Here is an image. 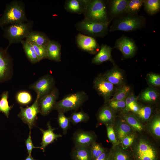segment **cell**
I'll list each match as a JSON object with an SVG mask.
<instances>
[{
	"mask_svg": "<svg viewBox=\"0 0 160 160\" xmlns=\"http://www.w3.org/2000/svg\"><path fill=\"white\" fill-rule=\"evenodd\" d=\"M137 135L128 150L132 160H160V151L157 143L146 135Z\"/></svg>",
	"mask_w": 160,
	"mask_h": 160,
	"instance_id": "6da1fadb",
	"label": "cell"
},
{
	"mask_svg": "<svg viewBox=\"0 0 160 160\" xmlns=\"http://www.w3.org/2000/svg\"><path fill=\"white\" fill-rule=\"evenodd\" d=\"M112 20L109 29L110 32L133 31L145 28L146 24L145 17L138 14L126 13Z\"/></svg>",
	"mask_w": 160,
	"mask_h": 160,
	"instance_id": "7a4b0ae2",
	"label": "cell"
},
{
	"mask_svg": "<svg viewBox=\"0 0 160 160\" xmlns=\"http://www.w3.org/2000/svg\"><path fill=\"white\" fill-rule=\"evenodd\" d=\"M28 21L24 3L22 1L13 0L6 5L0 18V27Z\"/></svg>",
	"mask_w": 160,
	"mask_h": 160,
	"instance_id": "3957f363",
	"label": "cell"
},
{
	"mask_svg": "<svg viewBox=\"0 0 160 160\" xmlns=\"http://www.w3.org/2000/svg\"><path fill=\"white\" fill-rule=\"evenodd\" d=\"M83 15L84 20L87 21L102 23L111 21L108 15L107 1L89 0Z\"/></svg>",
	"mask_w": 160,
	"mask_h": 160,
	"instance_id": "277c9868",
	"label": "cell"
},
{
	"mask_svg": "<svg viewBox=\"0 0 160 160\" xmlns=\"http://www.w3.org/2000/svg\"><path fill=\"white\" fill-rule=\"evenodd\" d=\"M88 97L87 93L83 91L68 95L56 102L53 110L64 113L70 111L76 110L88 100Z\"/></svg>",
	"mask_w": 160,
	"mask_h": 160,
	"instance_id": "5b68a950",
	"label": "cell"
},
{
	"mask_svg": "<svg viewBox=\"0 0 160 160\" xmlns=\"http://www.w3.org/2000/svg\"><path fill=\"white\" fill-rule=\"evenodd\" d=\"M32 21L10 24L4 30V36L9 41L7 48L12 43H17L25 38L33 25Z\"/></svg>",
	"mask_w": 160,
	"mask_h": 160,
	"instance_id": "8992f818",
	"label": "cell"
},
{
	"mask_svg": "<svg viewBox=\"0 0 160 160\" xmlns=\"http://www.w3.org/2000/svg\"><path fill=\"white\" fill-rule=\"evenodd\" d=\"M110 22L102 23L84 20L76 23L75 27L82 34L93 37H103L109 31Z\"/></svg>",
	"mask_w": 160,
	"mask_h": 160,
	"instance_id": "52a82bcc",
	"label": "cell"
},
{
	"mask_svg": "<svg viewBox=\"0 0 160 160\" xmlns=\"http://www.w3.org/2000/svg\"><path fill=\"white\" fill-rule=\"evenodd\" d=\"M55 81L51 75H44L31 84L29 88L33 90L39 99L50 93L55 87Z\"/></svg>",
	"mask_w": 160,
	"mask_h": 160,
	"instance_id": "ba28073f",
	"label": "cell"
},
{
	"mask_svg": "<svg viewBox=\"0 0 160 160\" xmlns=\"http://www.w3.org/2000/svg\"><path fill=\"white\" fill-rule=\"evenodd\" d=\"M8 48L0 47V83L10 79L13 74V60Z\"/></svg>",
	"mask_w": 160,
	"mask_h": 160,
	"instance_id": "9c48e42d",
	"label": "cell"
},
{
	"mask_svg": "<svg viewBox=\"0 0 160 160\" xmlns=\"http://www.w3.org/2000/svg\"><path fill=\"white\" fill-rule=\"evenodd\" d=\"M39 100V98L36 97L34 102L31 106L25 108L20 107V111L17 115L24 123L28 125L30 130L35 125L37 115L40 113Z\"/></svg>",
	"mask_w": 160,
	"mask_h": 160,
	"instance_id": "30bf717a",
	"label": "cell"
},
{
	"mask_svg": "<svg viewBox=\"0 0 160 160\" xmlns=\"http://www.w3.org/2000/svg\"><path fill=\"white\" fill-rule=\"evenodd\" d=\"M93 87L98 94L103 98L105 103L108 102L113 96L115 91L114 85L100 74L93 81Z\"/></svg>",
	"mask_w": 160,
	"mask_h": 160,
	"instance_id": "8fae6325",
	"label": "cell"
},
{
	"mask_svg": "<svg viewBox=\"0 0 160 160\" xmlns=\"http://www.w3.org/2000/svg\"><path fill=\"white\" fill-rule=\"evenodd\" d=\"M114 48L120 50L126 59L133 57L138 50L134 40L124 35L116 40Z\"/></svg>",
	"mask_w": 160,
	"mask_h": 160,
	"instance_id": "7c38bea8",
	"label": "cell"
},
{
	"mask_svg": "<svg viewBox=\"0 0 160 160\" xmlns=\"http://www.w3.org/2000/svg\"><path fill=\"white\" fill-rule=\"evenodd\" d=\"M59 95V90L55 87L50 93L39 99L40 113L41 115L47 116L53 110Z\"/></svg>",
	"mask_w": 160,
	"mask_h": 160,
	"instance_id": "4fadbf2b",
	"label": "cell"
},
{
	"mask_svg": "<svg viewBox=\"0 0 160 160\" xmlns=\"http://www.w3.org/2000/svg\"><path fill=\"white\" fill-rule=\"evenodd\" d=\"M76 38L77 46L81 50L92 54L99 51L100 47L95 38L79 33Z\"/></svg>",
	"mask_w": 160,
	"mask_h": 160,
	"instance_id": "5bb4252c",
	"label": "cell"
},
{
	"mask_svg": "<svg viewBox=\"0 0 160 160\" xmlns=\"http://www.w3.org/2000/svg\"><path fill=\"white\" fill-rule=\"evenodd\" d=\"M97 136L93 131H87L79 129L75 131L72 140L74 145L90 146L96 141Z\"/></svg>",
	"mask_w": 160,
	"mask_h": 160,
	"instance_id": "9a60e30c",
	"label": "cell"
},
{
	"mask_svg": "<svg viewBox=\"0 0 160 160\" xmlns=\"http://www.w3.org/2000/svg\"><path fill=\"white\" fill-rule=\"evenodd\" d=\"M116 113L105 103L98 111L96 118V127L102 125H113L116 118Z\"/></svg>",
	"mask_w": 160,
	"mask_h": 160,
	"instance_id": "2e32d148",
	"label": "cell"
},
{
	"mask_svg": "<svg viewBox=\"0 0 160 160\" xmlns=\"http://www.w3.org/2000/svg\"><path fill=\"white\" fill-rule=\"evenodd\" d=\"M128 0L107 1L108 13L111 20L126 13Z\"/></svg>",
	"mask_w": 160,
	"mask_h": 160,
	"instance_id": "e0dca14e",
	"label": "cell"
},
{
	"mask_svg": "<svg viewBox=\"0 0 160 160\" xmlns=\"http://www.w3.org/2000/svg\"><path fill=\"white\" fill-rule=\"evenodd\" d=\"M144 130L157 143L160 140V115L159 113H156L151 116L144 125Z\"/></svg>",
	"mask_w": 160,
	"mask_h": 160,
	"instance_id": "ac0fdd59",
	"label": "cell"
},
{
	"mask_svg": "<svg viewBox=\"0 0 160 160\" xmlns=\"http://www.w3.org/2000/svg\"><path fill=\"white\" fill-rule=\"evenodd\" d=\"M113 127L119 144L124 137L135 132L121 117L116 118Z\"/></svg>",
	"mask_w": 160,
	"mask_h": 160,
	"instance_id": "d6986e66",
	"label": "cell"
},
{
	"mask_svg": "<svg viewBox=\"0 0 160 160\" xmlns=\"http://www.w3.org/2000/svg\"><path fill=\"white\" fill-rule=\"evenodd\" d=\"M48 129L46 130H44L39 128L42 134V140L41 143V146L39 148L42 150L43 152L45 151V148L50 144L55 142L58 138L62 137L60 134H56L54 132V131L57 129L53 128L50 124L49 121H48L47 124Z\"/></svg>",
	"mask_w": 160,
	"mask_h": 160,
	"instance_id": "ffe728a7",
	"label": "cell"
},
{
	"mask_svg": "<svg viewBox=\"0 0 160 160\" xmlns=\"http://www.w3.org/2000/svg\"><path fill=\"white\" fill-rule=\"evenodd\" d=\"M113 48L107 45L102 44L99 51L92 59V63L96 65H99L108 61L113 63L111 55Z\"/></svg>",
	"mask_w": 160,
	"mask_h": 160,
	"instance_id": "44dd1931",
	"label": "cell"
},
{
	"mask_svg": "<svg viewBox=\"0 0 160 160\" xmlns=\"http://www.w3.org/2000/svg\"><path fill=\"white\" fill-rule=\"evenodd\" d=\"M89 0H67L64 5L67 12L79 14H84Z\"/></svg>",
	"mask_w": 160,
	"mask_h": 160,
	"instance_id": "7402d4cb",
	"label": "cell"
},
{
	"mask_svg": "<svg viewBox=\"0 0 160 160\" xmlns=\"http://www.w3.org/2000/svg\"><path fill=\"white\" fill-rule=\"evenodd\" d=\"M107 160H132L128 149L123 148L119 144L112 145L109 149Z\"/></svg>",
	"mask_w": 160,
	"mask_h": 160,
	"instance_id": "603a6c76",
	"label": "cell"
},
{
	"mask_svg": "<svg viewBox=\"0 0 160 160\" xmlns=\"http://www.w3.org/2000/svg\"><path fill=\"white\" fill-rule=\"evenodd\" d=\"M70 154L72 160H92L90 146L74 145Z\"/></svg>",
	"mask_w": 160,
	"mask_h": 160,
	"instance_id": "cb8c5ba5",
	"label": "cell"
},
{
	"mask_svg": "<svg viewBox=\"0 0 160 160\" xmlns=\"http://www.w3.org/2000/svg\"><path fill=\"white\" fill-rule=\"evenodd\" d=\"M103 77L113 85L121 86L123 85L124 78L121 70L116 66L103 74Z\"/></svg>",
	"mask_w": 160,
	"mask_h": 160,
	"instance_id": "d4e9b609",
	"label": "cell"
},
{
	"mask_svg": "<svg viewBox=\"0 0 160 160\" xmlns=\"http://www.w3.org/2000/svg\"><path fill=\"white\" fill-rule=\"evenodd\" d=\"M46 49L47 59L57 62L61 61V45L58 42L50 40Z\"/></svg>",
	"mask_w": 160,
	"mask_h": 160,
	"instance_id": "484cf974",
	"label": "cell"
},
{
	"mask_svg": "<svg viewBox=\"0 0 160 160\" xmlns=\"http://www.w3.org/2000/svg\"><path fill=\"white\" fill-rule=\"evenodd\" d=\"M121 117L135 132L140 133L144 131L145 126L135 115L130 112L122 113Z\"/></svg>",
	"mask_w": 160,
	"mask_h": 160,
	"instance_id": "4316f807",
	"label": "cell"
},
{
	"mask_svg": "<svg viewBox=\"0 0 160 160\" xmlns=\"http://www.w3.org/2000/svg\"><path fill=\"white\" fill-rule=\"evenodd\" d=\"M25 38L30 43L40 46H47L50 40L44 33L37 31H31Z\"/></svg>",
	"mask_w": 160,
	"mask_h": 160,
	"instance_id": "83f0119b",
	"label": "cell"
},
{
	"mask_svg": "<svg viewBox=\"0 0 160 160\" xmlns=\"http://www.w3.org/2000/svg\"><path fill=\"white\" fill-rule=\"evenodd\" d=\"M159 96V93L156 89L153 88L148 87L141 93L138 98L144 102L153 103L157 101Z\"/></svg>",
	"mask_w": 160,
	"mask_h": 160,
	"instance_id": "f1b7e54d",
	"label": "cell"
},
{
	"mask_svg": "<svg viewBox=\"0 0 160 160\" xmlns=\"http://www.w3.org/2000/svg\"><path fill=\"white\" fill-rule=\"evenodd\" d=\"M153 111L151 107L144 106L140 107L139 111L135 114L140 122L144 125L151 117Z\"/></svg>",
	"mask_w": 160,
	"mask_h": 160,
	"instance_id": "f546056e",
	"label": "cell"
},
{
	"mask_svg": "<svg viewBox=\"0 0 160 160\" xmlns=\"http://www.w3.org/2000/svg\"><path fill=\"white\" fill-rule=\"evenodd\" d=\"M24 51L29 61L33 64L39 62L38 57L31 44L26 40L21 41Z\"/></svg>",
	"mask_w": 160,
	"mask_h": 160,
	"instance_id": "4dcf8cb0",
	"label": "cell"
},
{
	"mask_svg": "<svg viewBox=\"0 0 160 160\" xmlns=\"http://www.w3.org/2000/svg\"><path fill=\"white\" fill-rule=\"evenodd\" d=\"M143 6L145 11L148 15H154L160 11V0H145Z\"/></svg>",
	"mask_w": 160,
	"mask_h": 160,
	"instance_id": "1f68e13d",
	"label": "cell"
},
{
	"mask_svg": "<svg viewBox=\"0 0 160 160\" xmlns=\"http://www.w3.org/2000/svg\"><path fill=\"white\" fill-rule=\"evenodd\" d=\"M0 112L3 113L8 118L10 111L13 105L9 106L8 99L9 97V92L5 91L3 92L0 96Z\"/></svg>",
	"mask_w": 160,
	"mask_h": 160,
	"instance_id": "d6a6232c",
	"label": "cell"
},
{
	"mask_svg": "<svg viewBox=\"0 0 160 160\" xmlns=\"http://www.w3.org/2000/svg\"><path fill=\"white\" fill-rule=\"evenodd\" d=\"M145 0H128L126 13L137 14L143 4Z\"/></svg>",
	"mask_w": 160,
	"mask_h": 160,
	"instance_id": "836d02e7",
	"label": "cell"
},
{
	"mask_svg": "<svg viewBox=\"0 0 160 160\" xmlns=\"http://www.w3.org/2000/svg\"><path fill=\"white\" fill-rule=\"evenodd\" d=\"M69 118L71 122L75 125L81 122H87L90 117L88 114L81 110L78 112H72Z\"/></svg>",
	"mask_w": 160,
	"mask_h": 160,
	"instance_id": "e575fe53",
	"label": "cell"
},
{
	"mask_svg": "<svg viewBox=\"0 0 160 160\" xmlns=\"http://www.w3.org/2000/svg\"><path fill=\"white\" fill-rule=\"evenodd\" d=\"M130 87L129 86H121L115 90L112 98L111 99L116 100H125L130 94Z\"/></svg>",
	"mask_w": 160,
	"mask_h": 160,
	"instance_id": "d590c367",
	"label": "cell"
},
{
	"mask_svg": "<svg viewBox=\"0 0 160 160\" xmlns=\"http://www.w3.org/2000/svg\"><path fill=\"white\" fill-rule=\"evenodd\" d=\"M57 121L59 127L62 130L63 134L66 135L70 126L69 117L66 116L63 113L59 112Z\"/></svg>",
	"mask_w": 160,
	"mask_h": 160,
	"instance_id": "8d00e7d4",
	"label": "cell"
},
{
	"mask_svg": "<svg viewBox=\"0 0 160 160\" xmlns=\"http://www.w3.org/2000/svg\"><path fill=\"white\" fill-rule=\"evenodd\" d=\"M15 99L17 103L22 105H26L30 103L32 100L31 94L28 91H21L16 94Z\"/></svg>",
	"mask_w": 160,
	"mask_h": 160,
	"instance_id": "74e56055",
	"label": "cell"
},
{
	"mask_svg": "<svg viewBox=\"0 0 160 160\" xmlns=\"http://www.w3.org/2000/svg\"><path fill=\"white\" fill-rule=\"evenodd\" d=\"M125 100H116L110 99L105 103L116 113L119 111H122L124 109L126 106Z\"/></svg>",
	"mask_w": 160,
	"mask_h": 160,
	"instance_id": "f35d334b",
	"label": "cell"
},
{
	"mask_svg": "<svg viewBox=\"0 0 160 160\" xmlns=\"http://www.w3.org/2000/svg\"><path fill=\"white\" fill-rule=\"evenodd\" d=\"M90 147L92 160H94L99 157L106 148L96 141L92 143Z\"/></svg>",
	"mask_w": 160,
	"mask_h": 160,
	"instance_id": "ab89813d",
	"label": "cell"
},
{
	"mask_svg": "<svg viewBox=\"0 0 160 160\" xmlns=\"http://www.w3.org/2000/svg\"><path fill=\"white\" fill-rule=\"evenodd\" d=\"M137 132H133L124 137L120 143L123 148L128 149L134 143L137 136Z\"/></svg>",
	"mask_w": 160,
	"mask_h": 160,
	"instance_id": "60d3db41",
	"label": "cell"
},
{
	"mask_svg": "<svg viewBox=\"0 0 160 160\" xmlns=\"http://www.w3.org/2000/svg\"><path fill=\"white\" fill-rule=\"evenodd\" d=\"M31 43L34 48L39 62L44 59H47V46H40Z\"/></svg>",
	"mask_w": 160,
	"mask_h": 160,
	"instance_id": "b9f144b4",
	"label": "cell"
},
{
	"mask_svg": "<svg viewBox=\"0 0 160 160\" xmlns=\"http://www.w3.org/2000/svg\"><path fill=\"white\" fill-rule=\"evenodd\" d=\"M105 125L107 137L109 142L112 144V145L119 144L116 139L113 125L106 124Z\"/></svg>",
	"mask_w": 160,
	"mask_h": 160,
	"instance_id": "7bdbcfd3",
	"label": "cell"
},
{
	"mask_svg": "<svg viewBox=\"0 0 160 160\" xmlns=\"http://www.w3.org/2000/svg\"><path fill=\"white\" fill-rule=\"evenodd\" d=\"M147 80L151 85L159 87L160 85V76L155 73H149L147 76Z\"/></svg>",
	"mask_w": 160,
	"mask_h": 160,
	"instance_id": "ee69618b",
	"label": "cell"
},
{
	"mask_svg": "<svg viewBox=\"0 0 160 160\" xmlns=\"http://www.w3.org/2000/svg\"><path fill=\"white\" fill-rule=\"evenodd\" d=\"M25 144L28 155H31V152L33 148H39V147H35L34 146L31 138L30 130L29 135L25 140Z\"/></svg>",
	"mask_w": 160,
	"mask_h": 160,
	"instance_id": "f6af8a7d",
	"label": "cell"
},
{
	"mask_svg": "<svg viewBox=\"0 0 160 160\" xmlns=\"http://www.w3.org/2000/svg\"><path fill=\"white\" fill-rule=\"evenodd\" d=\"M109 151V150L106 148L100 156L94 160H107Z\"/></svg>",
	"mask_w": 160,
	"mask_h": 160,
	"instance_id": "bcb514c9",
	"label": "cell"
},
{
	"mask_svg": "<svg viewBox=\"0 0 160 160\" xmlns=\"http://www.w3.org/2000/svg\"><path fill=\"white\" fill-rule=\"evenodd\" d=\"M25 160H38L34 159L31 155H28Z\"/></svg>",
	"mask_w": 160,
	"mask_h": 160,
	"instance_id": "7dc6e473",
	"label": "cell"
}]
</instances>
